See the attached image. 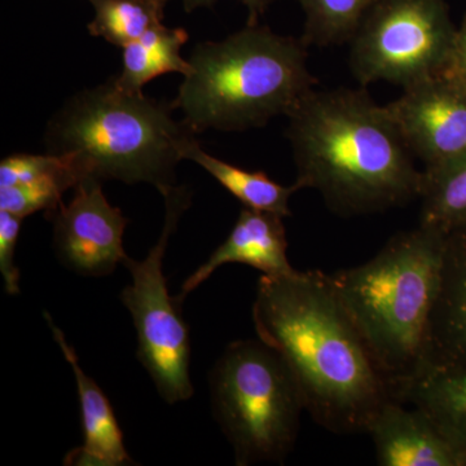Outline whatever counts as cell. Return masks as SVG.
<instances>
[{
  "label": "cell",
  "instance_id": "6da1fadb",
  "mask_svg": "<svg viewBox=\"0 0 466 466\" xmlns=\"http://www.w3.org/2000/svg\"><path fill=\"white\" fill-rule=\"evenodd\" d=\"M253 321L260 341L289 367L317 424L334 434L367 433L390 391L330 275L260 276Z\"/></svg>",
  "mask_w": 466,
  "mask_h": 466
},
{
  "label": "cell",
  "instance_id": "7a4b0ae2",
  "mask_svg": "<svg viewBox=\"0 0 466 466\" xmlns=\"http://www.w3.org/2000/svg\"><path fill=\"white\" fill-rule=\"evenodd\" d=\"M287 116L294 184L320 193L337 216L382 213L420 198L424 174L366 88H312Z\"/></svg>",
  "mask_w": 466,
  "mask_h": 466
},
{
  "label": "cell",
  "instance_id": "3957f363",
  "mask_svg": "<svg viewBox=\"0 0 466 466\" xmlns=\"http://www.w3.org/2000/svg\"><path fill=\"white\" fill-rule=\"evenodd\" d=\"M309 46L268 26L248 24L219 42L198 43L191 72L173 101L193 133L245 131L288 116L318 79L309 72Z\"/></svg>",
  "mask_w": 466,
  "mask_h": 466
},
{
  "label": "cell",
  "instance_id": "277c9868",
  "mask_svg": "<svg viewBox=\"0 0 466 466\" xmlns=\"http://www.w3.org/2000/svg\"><path fill=\"white\" fill-rule=\"evenodd\" d=\"M443 245L444 232L419 225L395 235L370 262L330 275L389 388L428 360Z\"/></svg>",
  "mask_w": 466,
  "mask_h": 466
},
{
  "label": "cell",
  "instance_id": "5b68a950",
  "mask_svg": "<svg viewBox=\"0 0 466 466\" xmlns=\"http://www.w3.org/2000/svg\"><path fill=\"white\" fill-rule=\"evenodd\" d=\"M173 103L119 88L115 79L85 88L48 122L46 152L72 153L85 179L148 183L164 193L182 161L177 143L195 134L174 119Z\"/></svg>",
  "mask_w": 466,
  "mask_h": 466
},
{
  "label": "cell",
  "instance_id": "8992f818",
  "mask_svg": "<svg viewBox=\"0 0 466 466\" xmlns=\"http://www.w3.org/2000/svg\"><path fill=\"white\" fill-rule=\"evenodd\" d=\"M208 381L213 415L231 443L236 465L283 464L306 408L281 355L259 339L232 342Z\"/></svg>",
  "mask_w": 466,
  "mask_h": 466
},
{
  "label": "cell",
  "instance_id": "52a82bcc",
  "mask_svg": "<svg viewBox=\"0 0 466 466\" xmlns=\"http://www.w3.org/2000/svg\"><path fill=\"white\" fill-rule=\"evenodd\" d=\"M161 195L165 200L161 236L146 258H126L124 266L130 272L131 284L121 291L119 299L133 317L137 359L148 370L162 400L175 404L191 400L193 395L191 342L188 325L180 312L182 300L168 293L164 258L177 223L191 208L192 192L187 187L173 186Z\"/></svg>",
  "mask_w": 466,
  "mask_h": 466
},
{
  "label": "cell",
  "instance_id": "ba28073f",
  "mask_svg": "<svg viewBox=\"0 0 466 466\" xmlns=\"http://www.w3.org/2000/svg\"><path fill=\"white\" fill-rule=\"evenodd\" d=\"M455 36L444 0H377L350 39V69L363 87L407 90L449 69Z\"/></svg>",
  "mask_w": 466,
  "mask_h": 466
},
{
  "label": "cell",
  "instance_id": "9c48e42d",
  "mask_svg": "<svg viewBox=\"0 0 466 466\" xmlns=\"http://www.w3.org/2000/svg\"><path fill=\"white\" fill-rule=\"evenodd\" d=\"M103 182L87 177L75 187L72 201L46 214L54 223L58 260L81 276H108L124 265V233L128 225L121 208L112 207Z\"/></svg>",
  "mask_w": 466,
  "mask_h": 466
},
{
  "label": "cell",
  "instance_id": "30bf717a",
  "mask_svg": "<svg viewBox=\"0 0 466 466\" xmlns=\"http://www.w3.org/2000/svg\"><path fill=\"white\" fill-rule=\"evenodd\" d=\"M413 157L424 170L466 153V85L449 72L403 90L385 106Z\"/></svg>",
  "mask_w": 466,
  "mask_h": 466
},
{
  "label": "cell",
  "instance_id": "8fae6325",
  "mask_svg": "<svg viewBox=\"0 0 466 466\" xmlns=\"http://www.w3.org/2000/svg\"><path fill=\"white\" fill-rule=\"evenodd\" d=\"M367 434L382 466H466V458L419 408L389 400L373 417Z\"/></svg>",
  "mask_w": 466,
  "mask_h": 466
},
{
  "label": "cell",
  "instance_id": "7c38bea8",
  "mask_svg": "<svg viewBox=\"0 0 466 466\" xmlns=\"http://www.w3.org/2000/svg\"><path fill=\"white\" fill-rule=\"evenodd\" d=\"M284 219L279 214L244 207L228 238L184 281L177 299H186L219 267L229 263L253 267L266 276L294 274L297 269L291 267L288 258Z\"/></svg>",
  "mask_w": 466,
  "mask_h": 466
},
{
  "label": "cell",
  "instance_id": "4fadbf2b",
  "mask_svg": "<svg viewBox=\"0 0 466 466\" xmlns=\"http://www.w3.org/2000/svg\"><path fill=\"white\" fill-rule=\"evenodd\" d=\"M426 364L466 366V225L444 232Z\"/></svg>",
  "mask_w": 466,
  "mask_h": 466
},
{
  "label": "cell",
  "instance_id": "5bb4252c",
  "mask_svg": "<svg viewBox=\"0 0 466 466\" xmlns=\"http://www.w3.org/2000/svg\"><path fill=\"white\" fill-rule=\"evenodd\" d=\"M45 319L60 346L66 360L75 373L79 407H81L84 443L67 453L64 465L73 466H125L134 465L124 443V435L113 410L112 404L99 385L86 375L79 364L75 349L66 334L45 312Z\"/></svg>",
  "mask_w": 466,
  "mask_h": 466
},
{
  "label": "cell",
  "instance_id": "9a60e30c",
  "mask_svg": "<svg viewBox=\"0 0 466 466\" xmlns=\"http://www.w3.org/2000/svg\"><path fill=\"white\" fill-rule=\"evenodd\" d=\"M389 391L392 400L422 410L466 458V366L425 364Z\"/></svg>",
  "mask_w": 466,
  "mask_h": 466
},
{
  "label": "cell",
  "instance_id": "2e32d148",
  "mask_svg": "<svg viewBox=\"0 0 466 466\" xmlns=\"http://www.w3.org/2000/svg\"><path fill=\"white\" fill-rule=\"evenodd\" d=\"M182 159L195 162L208 171L220 186L242 202L245 208L254 210L269 211L287 218L291 216L289 200L291 195L299 192L296 184L281 186L274 182L263 171H249L228 164L216 156L208 155L201 148L193 134L186 135L177 143Z\"/></svg>",
  "mask_w": 466,
  "mask_h": 466
},
{
  "label": "cell",
  "instance_id": "e0dca14e",
  "mask_svg": "<svg viewBox=\"0 0 466 466\" xmlns=\"http://www.w3.org/2000/svg\"><path fill=\"white\" fill-rule=\"evenodd\" d=\"M188 41V33L182 27H167L164 24L149 29L137 41L122 48L121 73L113 76L116 85L131 94H142L144 86L167 73L191 72L188 58H183L182 48Z\"/></svg>",
  "mask_w": 466,
  "mask_h": 466
},
{
  "label": "cell",
  "instance_id": "ac0fdd59",
  "mask_svg": "<svg viewBox=\"0 0 466 466\" xmlns=\"http://www.w3.org/2000/svg\"><path fill=\"white\" fill-rule=\"evenodd\" d=\"M422 174L420 226L449 232L466 225V153Z\"/></svg>",
  "mask_w": 466,
  "mask_h": 466
},
{
  "label": "cell",
  "instance_id": "d6986e66",
  "mask_svg": "<svg viewBox=\"0 0 466 466\" xmlns=\"http://www.w3.org/2000/svg\"><path fill=\"white\" fill-rule=\"evenodd\" d=\"M95 16L87 29L110 45L124 48L161 25L165 5L152 0H88Z\"/></svg>",
  "mask_w": 466,
  "mask_h": 466
},
{
  "label": "cell",
  "instance_id": "ffe728a7",
  "mask_svg": "<svg viewBox=\"0 0 466 466\" xmlns=\"http://www.w3.org/2000/svg\"><path fill=\"white\" fill-rule=\"evenodd\" d=\"M56 170L16 186L0 188V211L24 218L38 211L51 213L63 202L67 189H75L85 175L72 153H66Z\"/></svg>",
  "mask_w": 466,
  "mask_h": 466
},
{
  "label": "cell",
  "instance_id": "44dd1931",
  "mask_svg": "<svg viewBox=\"0 0 466 466\" xmlns=\"http://www.w3.org/2000/svg\"><path fill=\"white\" fill-rule=\"evenodd\" d=\"M305 15L300 38L308 46L330 47L349 43L377 0H296Z\"/></svg>",
  "mask_w": 466,
  "mask_h": 466
},
{
  "label": "cell",
  "instance_id": "7402d4cb",
  "mask_svg": "<svg viewBox=\"0 0 466 466\" xmlns=\"http://www.w3.org/2000/svg\"><path fill=\"white\" fill-rule=\"evenodd\" d=\"M24 218L0 211V272L9 296L20 294V269L15 262L18 235Z\"/></svg>",
  "mask_w": 466,
  "mask_h": 466
},
{
  "label": "cell",
  "instance_id": "603a6c76",
  "mask_svg": "<svg viewBox=\"0 0 466 466\" xmlns=\"http://www.w3.org/2000/svg\"><path fill=\"white\" fill-rule=\"evenodd\" d=\"M182 2L186 12H193L198 8L210 7L217 0H182ZM238 2L248 8V14H249L248 24H258L259 17L266 14L267 9L276 0H238Z\"/></svg>",
  "mask_w": 466,
  "mask_h": 466
},
{
  "label": "cell",
  "instance_id": "cb8c5ba5",
  "mask_svg": "<svg viewBox=\"0 0 466 466\" xmlns=\"http://www.w3.org/2000/svg\"><path fill=\"white\" fill-rule=\"evenodd\" d=\"M446 72L458 76L466 85V17L461 29L456 32L452 56H451L449 69Z\"/></svg>",
  "mask_w": 466,
  "mask_h": 466
},
{
  "label": "cell",
  "instance_id": "d4e9b609",
  "mask_svg": "<svg viewBox=\"0 0 466 466\" xmlns=\"http://www.w3.org/2000/svg\"><path fill=\"white\" fill-rule=\"evenodd\" d=\"M152 2L161 3V5H167L168 0H152Z\"/></svg>",
  "mask_w": 466,
  "mask_h": 466
}]
</instances>
